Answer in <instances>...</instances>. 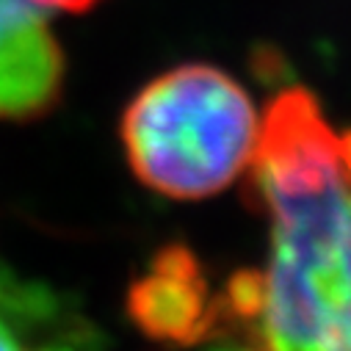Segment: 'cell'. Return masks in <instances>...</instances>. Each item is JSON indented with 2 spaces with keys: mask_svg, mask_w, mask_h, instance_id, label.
<instances>
[{
  "mask_svg": "<svg viewBox=\"0 0 351 351\" xmlns=\"http://www.w3.org/2000/svg\"><path fill=\"white\" fill-rule=\"evenodd\" d=\"M95 321L69 296L0 260V351H103Z\"/></svg>",
  "mask_w": 351,
  "mask_h": 351,
  "instance_id": "cell-5",
  "label": "cell"
},
{
  "mask_svg": "<svg viewBox=\"0 0 351 351\" xmlns=\"http://www.w3.org/2000/svg\"><path fill=\"white\" fill-rule=\"evenodd\" d=\"M34 3L45 6V9H61V12H86L97 6L100 0H34Z\"/></svg>",
  "mask_w": 351,
  "mask_h": 351,
  "instance_id": "cell-6",
  "label": "cell"
},
{
  "mask_svg": "<svg viewBox=\"0 0 351 351\" xmlns=\"http://www.w3.org/2000/svg\"><path fill=\"white\" fill-rule=\"evenodd\" d=\"M249 194L269 219V263L219 296L254 351H351V174L318 100L291 86L260 122Z\"/></svg>",
  "mask_w": 351,
  "mask_h": 351,
  "instance_id": "cell-1",
  "label": "cell"
},
{
  "mask_svg": "<svg viewBox=\"0 0 351 351\" xmlns=\"http://www.w3.org/2000/svg\"><path fill=\"white\" fill-rule=\"evenodd\" d=\"M257 138V111L243 86L210 64L158 75L122 119L133 174L174 199H202L227 189L252 163Z\"/></svg>",
  "mask_w": 351,
  "mask_h": 351,
  "instance_id": "cell-2",
  "label": "cell"
},
{
  "mask_svg": "<svg viewBox=\"0 0 351 351\" xmlns=\"http://www.w3.org/2000/svg\"><path fill=\"white\" fill-rule=\"evenodd\" d=\"M133 321L160 343H199L221 326L219 296H210L202 266L186 249H166L133 282L128 299Z\"/></svg>",
  "mask_w": 351,
  "mask_h": 351,
  "instance_id": "cell-4",
  "label": "cell"
},
{
  "mask_svg": "<svg viewBox=\"0 0 351 351\" xmlns=\"http://www.w3.org/2000/svg\"><path fill=\"white\" fill-rule=\"evenodd\" d=\"M340 160H343V169L351 174V130L340 136Z\"/></svg>",
  "mask_w": 351,
  "mask_h": 351,
  "instance_id": "cell-7",
  "label": "cell"
},
{
  "mask_svg": "<svg viewBox=\"0 0 351 351\" xmlns=\"http://www.w3.org/2000/svg\"><path fill=\"white\" fill-rule=\"evenodd\" d=\"M64 56L34 0H0V119L45 117L61 97Z\"/></svg>",
  "mask_w": 351,
  "mask_h": 351,
  "instance_id": "cell-3",
  "label": "cell"
},
{
  "mask_svg": "<svg viewBox=\"0 0 351 351\" xmlns=\"http://www.w3.org/2000/svg\"><path fill=\"white\" fill-rule=\"evenodd\" d=\"M208 351H254L252 346H213Z\"/></svg>",
  "mask_w": 351,
  "mask_h": 351,
  "instance_id": "cell-8",
  "label": "cell"
}]
</instances>
